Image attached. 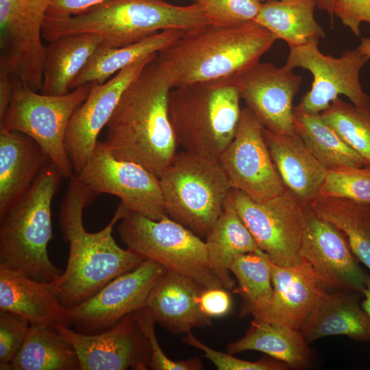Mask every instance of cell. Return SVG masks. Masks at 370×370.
Segmentation results:
<instances>
[{
    "instance_id": "c3c4849f",
    "label": "cell",
    "mask_w": 370,
    "mask_h": 370,
    "mask_svg": "<svg viewBox=\"0 0 370 370\" xmlns=\"http://www.w3.org/2000/svg\"><path fill=\"white\" fill-rule=\"evenodd\" d=\"M263 3L271 0H261Z\"/></svg>"
},
{
    "instance_id": "484cf974",
    "label": "cell",
    "mask_w": 370,
    "mask_h": 370,
    "mask_svg": "<svg viewBox=\"0 0 370 370\" xmlns=\"http://www.w3.org/2000/svg\"><path fill=\"white\" fill-rule=\"evenodd\" d=\"M103 45V38L92 33L69 35L49 42L40 92L49 95L69 92L75 78Z\"/></svg>"
},
{
    "instance_id": "ba28073f",
    "label": "cell",
    "mask_w": 370,
    "mask_h": 370,
    "mask_svg": "<svg viewBox=\"0 0 370 370\" xmlns=\"http://www.w3.org/2000/svg\"><path fill=\"white\" fill-rule=\"evenodd\" d=\"M117 232L127 248L145 260L188 276L205 288L223 287L209 266L205 241L168 216L152 220L127 210Z\"/></svg>"
},
{
    "instance_id": "60d3db41",
    "label": "cell",
    "mask_w": 370,
    "mask_h": 370,
    "mask_svg": "<svg viewBox=\"0 0 370 370\" xmlns=\"http://www.w3.org/2000/svg\"><path fill=\"white\" fill-rule=\"evenodd\" d=\"M334 14L356 36L362 22L370 24V0H334Z\"/></svg>"
},
{
    "instance_id": "7a4b0ae2",
    "label": "cell",
    "mask_w": 370,
    "mask_h": 370,
    "mask_svg": "<svg viewBox=\"0 0 370 370\" xmlns=\"http://www.w3.org/2000/svg\"><path fill=\"white\" fill-rule=\"evenodd\" d=\"M156 58L123 92L106 125L103 142L115 158L138 164L159 178L178 145L169 112L171 87Z\"/></svg>"
},
{
    "instance_id": "ffe728a7",
    "label": "cell",
    "mask_w": 370,
    "mask_h": 370,
    "mask_svg": "<svg viewBox=\"0 0 370 370\" xmlns=\"http://www.w3.org/2000/svg\"><path fill=\"white\" fill-rule=\"evenodd\" d=\"M273 288L263 320L300 330L325 289L308 264L282 267L269 260ZM257 320V319H256Z\"/></svg>"
},
{
    "instance_id": "5bb4252c",
    "label": "cell",
    "mask_w": 370,
    "mask_h": 370,
    "mask_svg": "<svg viewBox=\"0 0 370 370\" xmlns=\"http://www.w3.org/2000/svg\"><path fill=\"white\" fill-rule=\"evenodd\" d=\"M264 127L247 108H242L234 137L219 161L232 186L256 201L286 190L266 143Z\"/></svg>"
},
{
    "instance_id": "74e56055",
    "label": "cell",
    "mask_w": 370,
    "mask_h": 370,
    "mask_svg": "<svg viewBox=\"0 0 370 370\" xmlns=\"http://www.w3.org/2000/svg\"><path fill=\"white\" fill-rule=\"evenodd\" d=\"M140 328L147 337L149 350V367L154 370H199L202 368L199 358H193L184 360L170 359L162 351L156 336L154 317L147 307L133 313Z\"/></svg>"
},
{
    "instance_id": "f35d334b",
    "label": "cell",
    "mask_w": 370,
    "mask_h": 370,
    "mask_svg": "<svg viewBox=\"0 0 370 370\" xmlns=\"http://www.w3.org/2000/svg\"><path fill=\"white\" fill-rule=\"evenodd\" d=\"M29 325L21 316L0 310L1 370H11L10 364L23 346Z\"/></svg>"
},
{
    "instance_id": "ab89813d",
    "label": "cell",
    "mask_w": 370,
    "mask_h": 370,
    "mask_svg": "<svg viewBox=\"0 0 370 370\" xmlns=\"http://www.w3.org/2000/svg\"><path fill=\"white\" fill-rule=\"evenodd\" d=\"M186 334L183 338L184 342L202 351L204 356L219 370H280L288 367L283 362H251L242 360L233 356V354L228 352L223 353L210 347L200 341L191 332Z\"/></svg>"
},
{
    "instance_id": "7bdbcfd3",
    "label": "cell",
    "mask_w": 370,
    "mask_h": 370,
    "mask_svg": "<svg viewBox=\"0 0 370 370\" xmlns=\"http://www.w3.org/2000/svg\"><path fill=\"white\" fill-rule=\"evenodd\" d=\"M107 0H51L46 17L61 18L79 14Z\"/></svg>"
},
{
    "instance_id": "b9f144b4",
    "label": "cell",
    "mask_w": 370,
    "mask_h": 370,
    "mask_svg": "<svg viewBox=\"0 0 370 370\" xmlns=\"http://www.w3.org/2000/svg\"><path fill=\"white\" fill-rule=\"evenodd\" d=\"M223 287L204 288L199 297L201 312L208 318H219L228 314L232 308V299Z\"/></svg>"
},
{
    "instance_id": "5b68a950",
    "label": "cell",
    "mask_w": 370,
    "mask_h": 370,
    "mask_svg": "<svg viewBox=\"0 0 370 370\" xmlns=\"http://www.w3.org/2000/svg\"><path fill=\"white\" fill-rule=\"evenodd\" d=\"M60 173L50 162L0 217V260L44 282L59 280L62 271L50 260L47 247L53 238L51 202Z\"/></svg>"
},
{
    "instance_id": "7c38bea8",
    "label": "cell",
    "mask_w": 370,
    "mask_h": 370,
    "mask_svg": "<svg viewBox=\"0 0 370 370\" xmlns=\"http://www.w3.org/2000/svg\"><path fill=\"white\" fill-rule=\"evenodd\" d=\"M75 174L97 194L119 197L127 210L152 220L167 216L159 178L138 164L115 158L104 142L97 141L87 164Z\"/></svg>"
},
{
    "instance_id": "4fadbf2b",
    "label": "cell",
    "mask_w": 370,
    "mask_h": 370,
    "mask_svg": "<svg viewBox=\"0 0 370 370\" xmlns=\"http://www.w3.org/2000/svg\"><path fill=\"white\" fill-rule=\"evenodd\" d=\"M159 263L145 259L135 269L115 278L95 295L66 309V323L75 330L95 334L147 306L149 295L165 271Z\"/></svg>"
},
{
    "instance_id": "6da1fadb",
    "label": "cell",
    "mask_w": 370,
    "mask_h": 370,
    "mask_svg": "<svg viewBox=\"0 0 370 370\" xmlns=\"http://www.w3.org/2000/svg\"><path fill=\"white\" fill-rule=\"evenodd\" d=\"M70 180L60 211L61 232L64 241L69 244L67 265L60 278L49 283L54 295L66 309L90 297L145 260L130 249L120 247L112 237L114 225L127 210L121 203L103 229L94 233L85 229L83 210L97 193L76 174Z\"/></svg>"
},
{
    "instance_id": "e0dca14e",
    "label": "cell",
    "mask_w": 370,
    "mask_h": 370,
    "mask_svg": "<svg viewBox=\"0 0 370 370\" xmlns=\"http://www.w3.org/2000/svg\"><path fill=\"white\" fill-rule=\"evenodd\" d=\"M156 56L127 66L103 84L91 83L87 98L70 119L65 136V148L75 173L90 158L99 134L106 127L125 90Z\"/></svg>"
},
{
    "instance_id": "d4e9b609",
    "label": "cell",
    "mask_w": 370,
    "mask_h": 370,
    "mask_svg": "<svg viewBox=\"0 0 370 370\" xmlns=\"http://www.w3.org/2000/svg\"><path fill=\"white\" fill-rule=\"evenodd\" d=\"M47 160L32 138L0 126V217L27 190Z\"/></svg>"
},
{
    "instance_id": "8fae6325",
    "label": "cell",
    "mask_w": 370,
    "mask_h": 370,
    "mask_svg": "<svg viewBox=\"0 0 370 370\" xmlns=\"http://www.w3.org/2000/svg\"><path fill=\"white\" fill-rule=\"evenodd\" d=\"M319 43L289 47L286 66L302 68L312 74L310 90L296 106L310 114H320L340 95L361 108H370V97L363 90L360 73L369 60L358 50L344 51L340 57L325 55Z\"/></svg>"
},
{
    "instance_id": "3957f363",
    "label": "cell",
    "mask_w": 370,
    "mask_h": 370,
    "mask_svg": "<svg viewBox=\"0 0 370 370\" xmlns=\"http://www.w3.org/2000/svg\"><path fill=\"white\" fill-rule=\"evenodd\" d=\"M277 39L260 24L211 23L194 28L160 50L156 60L171 88L194 83L234 82L259 62Z\"/></svg>"
},
{
    "instance_id": "44dd1931",
    "label": "cell",
    "mask_w": 370,
    "mask_h": 370,
    "mask_svg": "<svg viewBox=\"0 0 370 370\" xmlns=\"http://www.w3.org/2000/svg\"><path fill=\"white\" fill-rule=\"evenodd\" d=\"M360 296L352 290L324 291L300 329L306 341L342 335L370 342V317L360 303Z\"/></svg>"
},
{
    "instance_id": "9c48e42d",
    "label": "cell",
    "mask_w": 370,
    "mask_h": 370,
    "mask_svg": "<svg viewBox=\"0 0 370 370\" xmlns=\"http://www.w3.org/2000/svg\"><path fill=\"white\" fill-rule=\"evenodd\" d=\"M90 88L91 83H88L65 95H49L14 82L11 100L0 126L32 138L60 175L71 178L73 167L65 148V136L72 115L87 98Z\"/></svg>"
},
{
    "instance_id": "ee69618b",
    "label": "cell",
    "mask_w": 370,
    "mask_h": 370,
    "mask_svg": "<svg viewBox=\"0 0 370 370\" xmlns=\"http://www.w3.org/2000/svg\"><path fill=\"white\" fill-rule=\"evenodd\" d=\"M13 82L10 77L0 75V119L10 104L13 92Z\"/></svg>"
},
{
    "instance_id": "30bf717a",
    "label": "cell",
    "mask_w": 370,
    "mask_h": 370,
    "mask_svg": "<svg viewBox=\"0 0 370 370\" xmlns=\"http://www.w3.org/2000/svg\"><path fill=\"white\" fill-rule=\"evenodd\" d=\"M229 199L258 247L274 264L296 267L299 255L304 204L287 188L264 201L232 189Z\"/></svg>"
},
{
    "instance_id": "4316f807",
    "label": "cell",
    "mask_w": 370,
    "mask_h": 370,
    "mask_svg": "<svg viewBox=\"0 0 370 370\" xmlns=\"http://www.w3.org/2000/svg\"><path fill=\"white\" fill-rule=\"evenodd\" d=\"M205 243L210 269L227 290L235 286L230 267L238 258L248 253H264L258 247L229 197L221 214L206 236Z\"/></svg>"
},
{
    "instance_id": "d6986e66",
    "label": "cell",
    "mask_w": 370,
    "mask_h": 370,
    "mask_svg": "<svg viewBox=\"0 0 370 370\" xmlns=\"http://www.w3.org/2000/svg\"><path fill=\"white\" fill-rule=\"evenodd\" d=\"M51 0H0V58L29 68L41 64L45 46L43 23Z\"/></svg>"
},
{
    "instance_id": "f6af8a7d",
    "label": "cell",
    "mask_w": 370,
    "mask_h": 370,
    "mask_svg": "<svg viewBox=\"0 0 370 370\" xmlns=\"http://www.w3.org/2000/svg\"><path fill=\"white\" fill-rule=\"evenodd\" d=\"M334 0H317V7L330 16V20L332 21L334 18Z\"/></svg>"
},
{
    "instance_id": "ac0fdd59",
    "label": "cell",
    "mask_w": 370,
    "mask_h": 370,
    "mask_svg": "<svg viewBox=\"0 0 370 370\" xmlns=\"http://www.w3.org/2000/svg\"><path fill=\"white\" fill-rule=\"evenodd\" d=\"M301 83V77L286 65L260 62L233 82L262 127L279 134L295 132L293 101Z\"/></svg>"
},
{
    "instance_id": "f546056e",
    "label": "cell",
    "mask_w": 370,
    "mask_h": 370,
    "mask_svg": "<svg viewBox=\"0 0 370 370\" xmlns=\"http://www.w3.org/2000/svg\"><path fill=\"white\" fill-rule=\"evenodd\" d=\"M11 370H80L76 352L58 325L30 323Z\"/></svg>"
},
{
    "instance_id": "d6a6232c",
    "label": "cell",
    "mask_w": 370,
    "mask_h": 370,
    "mask_svg": "<svg viewBox=\"0 0 370 370\" xmlns=\"http://www.w3.org/2000/svg\"><path fill=\"white\" fill-rule=\"evenodd\" d=\"M308 204L343 234L356 258L370 271V204L321 195Z\"/></svg>"
},
{
    "instance_id": "f1b7e54d",
    "label": "cell",
    "mask_w": 370,
    "mask_h": 370,
    "mask_svg": "<svg viewBox=\"0 0 370 370\" xmlns=\"http://www.w3.org/2000/svg\"><path fill=\"white\" fill-rule=\"evenodd\" d=\"M317 0H271L264 2L254 21L289 47L319 43L325 32L314 16Z\"/></svg>"
},
{
    "instance_id": "603a6c76",
    "label": "cell",
    "mask_w": 370,
    "mask_h": 370,
    "mask_svg": "<svg viewBox=\"0 0 370 370\" xmlns=\"http://www.w3.org/2000/svg\"><path fill=\"white\" fill-rule=\"evenodd\" d=\"M0 310L21 316L30 323L67 325L66 308L50 284L5 262L0 263Z\"/></svg>"
},
{
    "instance_id": "8d00e7d4",
    "label": "cell",
    "mask_w": 370,
    "mask_h": 370,
    "mask_svg": "<svg viewBox=\"0 0 370 370\" xmlns=\"http://www.w3.org/2000/svg\"><path fill=\"white\" fill-rule=\"evenodd\" d=\"M210 23L236 26L255 21L261 0H194Z\"/></svg>"
},
{
    "instance_id": "836d02e7",
    "label": "cell",
    "mask_w": 370,
    "mask_h": 370,
    "mask_svg": "<svg viewBox=\"0 0 370 370\" xmlns=\"http://www.w3.org/2000/svg\"><path fill=\"white\" fill-rule=\"evenodd\" d=\"M238 282L236 292L243 299L241 314L263 320L273 297L269 258L265 253H248L238 258L230 267Z\"/></svg>"
},
{
    "instance_id": "4dcf8cb0",
    "label": "cell",
    "mask_w": 370,
    "mask_h": 370,
    "mask_svg": "<svg viewBox=\"0 0 370 370\" xmlns=\"http://www.w3.org/2000/svg\"><path fill=\"white\" fill-rule=\"evenodd\" d=\"M185 31L166 29L125 47H99L75 78L71 90L84 84H103L123 69L142 60L176 41Z\"/></svg>"
},
{
    "instance_id": "52a82bcc",
    "label": "cell",
    "mask_w": 370,
    "mask_h": 370,
    "mask_svg": "<svg viewBox=\"0 0 370 370\" xmlns=\"http://www.w3.org/2000/svg\"><path fill=\"white\" fill-rule=\"evenodd\" d=\"M159 180L167 216L206 238L232 190L219 160L184 150Z\"/></svg>"
},
{
    "instance_id": "d590c367",
    "label": "cell",
    "mask_w": 370,
    "mask_h": 370,
    "mask_svg": "<svg viewBox=\"0 0 370 370\" xmlns=\"http://www.w3.org/2000/svg\"><path fill=\"white\" fill-rule=\"evenodd\" d=\"M319 195L370 204V165L327 170Z\"/></svg>"
},
{
    "instance_id": "8992f818",
    "label": "cell",
    "mask_w": 370,
    "mask_h": 370,
    "mask_svg": "<svg viewBox=\"0 0 370 370\" xmlns=\"http://www.w3.org/2000/svg\"><path fill=\"white\" fill-rule=\"evenodd\" d=\"M241 97L232 82L194 83L169 95V112L177 145L185 151L219 159L235 136Z\"/></svg>"
},
{
    "instance_id": "bcb514c9",
    "label": "cell",
    "mask_w": 370,
    "mask_h": 370,
    "mask_svg": "<svg viewBox=\"0 0 370 370\" xmlns=\"http://www.w3.org/2000/svg\"><path fill=\"white\" fill-rule=\"evenodd\" d=\"M362 296L364 299L361 302V306L370 317V275H369L366 287L362 292Z\"/></svg>"
},
{
    "instance_id": "7402d4cb",
    "label": "cell",
    "mask_w": 370,
    "mask_h": 370,
    "mask_svg": "<svg viewBox=\"0 0 370 370\" xmlns=\"http://www.w3.org/2000/svg\"><path fill=\"white\" fill-rule=\"evenodd\" d=\"M203 286L195 280L168 270L152 289L147 304L156 322L175 333H188L210 324L200 310Z\"/></svg>"
},
{
    "instance_id": "1f68e13d",
    "label": "cell",
    "mask_w": 370,
    "mask_h": 370,
    "mask_svg": "<svg viewBox=\"0 0 370 370\" xmlns=\"http://www.w3.org/2000/svg\"><path fill=\"white\" fill-rule=\"evenodd\" d=\"M295 132L326 170L356 168L368 165L321 118L320 114L293 110Z\"/></svg>"
},
{
    "instance_id": "83f0119b",
    "label": "cell",
    "mask_w": 370,
    "mask_h": 370,
    "mask_svg": "<svg viewBox=\"0 0 370 370\" xmlns=\"http://www.w3.org/2000/svg\"><path fill=\"white\" fill-rule=\"evenodd\" d=\"M300 330L270 321L254 319L244 336L230 343L227 352L236 354L258 351L294 369L309 364L311 352Z\"/></svg>"
},
{
    "instance_id": "277c9868",
    "label": "cell",
    "mask_w": 370,
    "mask_h": 370,
    "mask_svg": "<svg viewBox=\"0 0 370 370\" xmlns=\"http://www.w3.org/2000/svg\"><path fill=\"white\" fill-rule=\"evenodd\" d=\"M210 22L193 3L175 5L163 0H107L79 14L45 17L42 38L51 42L73 34L101 36L103 47L116 48L139 42L161 31H188Z\"/></svg>"
},
{
    "instance_id": "cb8c5ba5",
    "label": "cell",
    "mask_w": 370,
    "mask_h": 370,
    "mask_svg": "<svg viewBox=\"0 0 370 370\" xmlns=\"http://www.w3.org/2000/svg\"><path fill=\"white\" fill-rule=\"evenodd\" d=\"M263 133L272 160L286 188L302 204L319 196L326 169L295 133Z\"/></svg>"
},
{
    "instance_id": "e575fe53",
    "label": "cell",
    "mask_w": 370,
    "mask_h": 370,
    "mask_svg": "<svg viewBox=\"0 0 370 370\" xmlns=\"http://www.w3.org/2000/svg\"><path fill=\"white\" fill-rule=\"evenodd\" d=\"M320 115L370 165V108L357 107L338 97Z\"/></svg>"
},
{
    "instance_id": "7dc6e473",
    "label": "cell",
    "mask_w": 370,
    "mask_h": 370,
    "mask_svg": "<svg viewBox=\"0 0 370 370\" xmlns=\"http://www.w3.org/2000/svg\"><path fill=\"white\" fill-rule=\"evenodd\" d=\"M356 49L370 59V38L362 37Z\"/></svg>"
},
{
    "instance_id": "2e32d148",
    "label": "cell",
    "mask_w": 370,
    "mask_h": 370,
    "mask_svg": "<svg viewBox=\"0 0 370 370\" xmlns=\"http://www.w3.org/2000/svg\"><path fill=\"white\" fill-rule=\"evenodd\" d=\"M77 355L80 370H135L149 369L150 350L146 336L133 313L112 327L95 334L58 325Z\"/></svg>"
},
{
    "instance_id": "9a60e30c",
    "label": "cell",
    "mask_w": 370,
    "mask_h": 370,
    "mask_svg": "<svg viewBox=\"0 0 370 370\" xmlns=\"http://www.w3.org/2000/svg\"><path fill=\"white\" fill-rule=\"evenodd\" d=\"M299 255L326 291L362 294L369 275L360 267L343 234L304 204Z\"/></svg>"
}]
</instances>
